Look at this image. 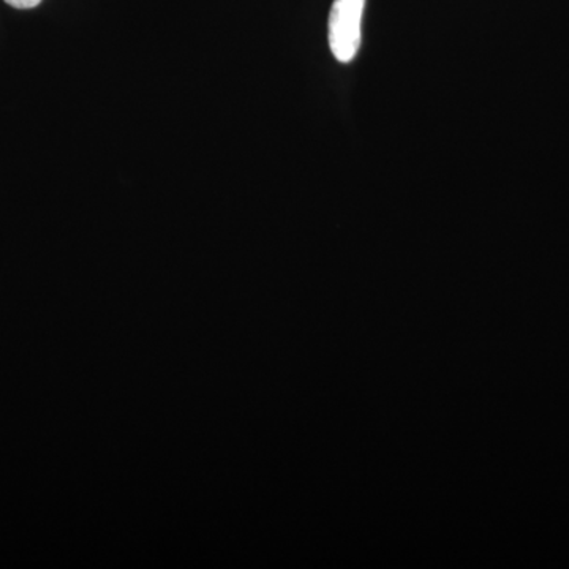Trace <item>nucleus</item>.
I'll return each mask as SVG.
<instances>
[{"label": "nucleus", "mask_w": 569, "mask_h": 569, "mask_svg": "<svg viewBox=\"0 0 569 569\" xmlns=\"http://www.w3.org/2000/svg\"><path fill=\"white\" fill-rule=\"evenodd\" d=\"M366 0H335L329 14V47L337 61H353L361 47Z\"/></svg>", "instance_id": "nucleus-1"}, {"label": "nucleus", "mask_w": 569, "mask_h": 569, "mask_svg": "<svg viewBox=\"0 0 569 569\" xmlns=\"http://www.w3.org/2000/svg\"><path fill=\"white\" fill-rule=\"evenodd\" d=\"M6 3H9L10 7L18 10H31L39 7L41 0H6Z\"/></svg>", "instance_id": "nucleus-2"}]
</instances>
